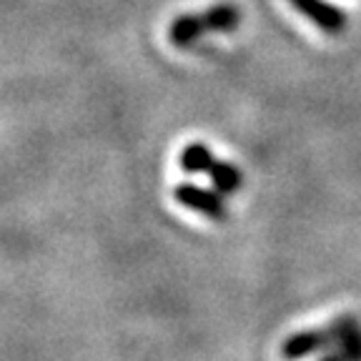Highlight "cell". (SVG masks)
Returning a JSON list of instances; mask_svg holds the SVG:
<instances>
[{
	"label": "cell",
	"instance_id": "obj_3",
	"mask_svg": "<svg viewBox=\"0 0 361 361\" xmlns=\"http://www.w3.org/2000/svg\"><path fill=\"white\" fill-rule=\"evenodd\" d=\"M288 3L326 33H341L346 28V13L329 6L324 0H288Z\"/></svg>",
	"mask_w": 361,
	"mask_h": 361
},
{
	"label": "cell",
	"instance_id": "obj_7",
	"mask_svg": "<svg viewBox=\"0 0 361 361\" xmlns=\"http://www.w3.org/2000/svg\"><path fill=\"white\" fill-rule=\"evenodd\" d=\"M214 161V153H211V148L206 143H188L178 156V166L186 173H209Z\"/></svg>",
	"mask_w": 361,
	"mask_h": 361
},
{
	"label": "cell",
	"instance_id": "obj_4",
	"mask_svg": "<svg viewBox=\"0 0 361 361\" xmlns=\"http://www.w3.org/2000/svg\"><path fill=\"white\" fill-rule=\"evenodd\" d=\"M203 33H209L206 25H203L201 13H183V16H176L173 23L169 25V40L176 48H188L196 40H201Z\"/></svg>",
	"mask_w": 361,
	"mask_h": 361
},
{
	"label": "cell",
	"instance_id": "obj_1",
	"mask_svg": "<svg viewBox=\"0 0 361 361\" xmlns=\"http://www.w3.org/2000/svg\"><path fill=\"white\" fill-rule=\"evenodd\" d=\"M361 329V324L356 322L354 316H341V319H334V324H329L326 329H309V331L291 334V336L283 341L281 356L286 361H299L304 356L314 354V351L329 349L334 344H341L346 336L356 334Z\"/></svg>",
	"mask_w": 361,
	"mask_h": 361
},
{
	"label": "cell",
	"instance_id": "obj_5",
	"mask_svg": "<svg viewBox=\"0 0 361 361\" xmlns=\"http://www.w3.org/2000/svg\"><path fill=\"white\" fill-rule=\"evenodd\" d=\"M201 16L206 30H214V33H231V30L238 28V23H241V13L231 3H216V6H211Z\"/></svg>",
	"mask_w": 361,
	"mask_h": 361
},
{
	"label": "cell",
	"instance_id": "obj_2",
	"mask_svg": "<svg viewBox=\"0 0 361 361\" xmlns=\"http://www.w3.org/2000/svg\"><path fill=\"white\" fill-rule=\"evenodd\" d=\"M173 198L183 209L196 211V214L206 216L211 221H224L228 216L224 196L219 191H209V188L196 186V183H180V186H176Z\"/></svg>",
	"mask_w": 361,
	"mask_h": 361
},
{
	"label": "cell",
	"instance_id": "obj_8",
	"mask_svg": "<svg viewBox=\"0 0 361 361\" xmlns=\"http://www.w3.org/2000/svg\"><path fill=\"white\" fill-rule=\"evenodd\" d=\"M322 361H361V329L351 336H346L336 351L324 356Z\"/></svg>",
	"mask_w": 361,
	"mask_h": 361
},
{
	"label": "cell",
	"instance_id": "obj_6",
	"mask_svg": "<svg viewBox=\"0 0 361 361\" xmlns=\"http://www.w3.org/2000/svg\"><path fill=\"white\" fill-rule=\"evenodd\" d=\"M209 176H211L214 188L221 193V196H231V193H236L243 183L241 169L228 164V161H214V166L209 169Z\"/></svg>",
	"mask_w": 361,
	"mask_h": 361
}]
</instances>
